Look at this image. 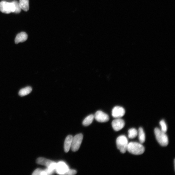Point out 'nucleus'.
<instances>
[{"instance_id":"obj_10","label":"nucleus","mask_w":175,"mask_h":175,"mask_svg":"<svg viewBox=\"0 0 175 175\" xmlns=\"http://www.w3.org/2000/svg\"><path fill=\"white\" fill-rule=\"evenodd\" d=\"M28 39V35L24 32H22L18 34L16 36L15 42L16 44L26 41Z\"/></svg>"},{"instance_id":"obj_8","label":"nucleus","mask_w":175,"mask_h":175,"mask_svg":"<svg viewBox=\"0 0 175 175\" xmlns=\"http://www.w3.org/2000/svg\"><path fill=\"white\" fill-rule=\"evenodd\" d=\"M125 114V110L121 106H116L114 108L112 111V116L116 118H121Z\"/></svg>"},{"instance_id":"obj_7","label":"nucleus","mask_w":175,"mask_h":175,"mask_svg":"<svg viewBox=\"0 0 175 175\" xmlns=\"http://www.w3.org/2000/svg\"><path fill=\"white\" fill-rule=\"evenodd\" d=\"M112 125L113 129L116 131L122 130L125 125V122L123 119L121 118H116L113 121Z\"/></svg>"},{"instance_id":"obj_15","label":"nucleus","mask_w":175,"mask_h":175,"mask_svg":"<svg viewBox=\"0 0 175 175\" xmlns=\"http://www.w3.org/2000/svg\"><path fill=\"white\" fill-rule=\"evenodd\" d=\"M32 90V89L31 87H27L21 89L19 92V94L21 97H24L30 93Z\"/></svg>"},{"instance_id":"obj_3","label":"nucleus","mask_w":175,"mask_h":175,"mask_svg":"<svg viewBox=\"0 0 175 175\" xmlns=\"http://www.w3.org/2000/svg\"><path fill=\"white\" fill-rule=\"evenodd\" d=\"M117 147L121 152L125 154L127 150L129 144L128 139L124 136L121 135L118 137L116 140Z\"/></svg>"},{"instance_id":"obj_6","label":"nucleus","mask_w":175,"mask_h":175,"mask_svg":"<svg viewBox=\"0 0 175 175\" xmlns=\"http://www.w3.org/2000/svg\"><path fill=\"white\" fill-rule=\"evenodd\" d=\"M94 118L97 121L100 122H106L109 120L108 115L101 111H97L95 113Z\"/></svg>"},{"instance_id":"obj_19","label":"nucleus","mask_w":175,"mask_h":175,"mask_svg":"<svg viewBox=\"0 0 175 175\" xmlns=\"http://www.w3.org/2000/svg\"><path fill=\"white\" fill-rule=\"evenodd\" d=\"M160 123L161 126V130L165 133L167 131L168 128L165 121L164 120H162Z\"/></svg>"},{"instance_id":"obj_14","label":"nucleus","mask_w":175,"mask_h":175,"mask_svg":"<svg viewBox=\"0 0 175 175\" xmlns=\"http://www.w3.org/2000/svg\"><path fill=\"white\" fill-rule=\"evenodd\" d=\"M140 144H142L145 142V135L144 130L142 128L139 129L138 132Z\"/></svg>"},{"instance_id":"obj_20","label":"nucleus","mask_w":175,"mask_h":175,"mask_svg":"<svg viewBox=\"0 0 175 175\" xmlns=\"http://www.w3.org/2000/svg\"><path fill=\"white\" fill-rule=\"evenodd\" d=\"M77 173V172L75 170L69 169L65 175H73L76 174Z\"/></svg>"},{"instance_id":"obj_11","label":"nucleus","mask_w":175,"mask_h":175,"mask_svg":"<svg viewBox=\"0 0 175 175\" xmlns=\"http://www.w3.org/2000/svg\"><path fill=\"white\" fill-rule=\"evenodd\" d=\"M73 136L71 135H69L65 139L64 144V149L66 153H68L71 148L72 144Z\"/></svg>"},{"instance_id":"obj_16","label":"nucleus","mask_w":175,"mask_h":175,"mask_svg":"<svg viewBox=\"0 0 175 175\" xmlns=\"http://www.w3.org/2000/svg\"><path fill=\"white\" fill-rule=\"evenodd\" d=\"M94 118V116L91 115L86 117L83 122V125L85 126L90 125L92 123Z\"/></svg>"},{"instance_id":"obj_21","label":"nucleus","mask_w":175,"mask_h":175,"mask_svg":"<svg viewBox=\"0 0 175 175\" xmlns=\"http://www.w3.org/2000/svg\"><path fill=\"white\" fill-rule=\"evenodd\" d=\"M42 169L40 168H38L35 170L33 173V175H40Z\"/></svg>"},{"instance_id":"obj_17","label":"nucleus","mask_w":175,"mask_h":175,"mask_svg":"<svg viewBox=\"0 0 175 175\" xmlns=\"http://www.w3.org/2000/svg\"><path fill=\"white\" fill-rule=\"evenodd\" d=\"M129 137L130 139H133L136 138L138 135V131L135 128L130 129L128 131Z\"/></svg>"},{"instance_id":"obj_18","label":"nucleus","mask_w":175,"mask_h":175,"mask_svg":"<svg viewBox=\"0 0 175 175\" xmlns=\"http://www.w3.org/2000/svg\"><path fill=\"white\" fill-rule=\"evenodd\" d=\"M15 6V11L14 13H20L21 11V9L19 3L17 1H14L13 2Z\"/></svg>"},{"instance_id":"obj_1","label":"nucleus","mask_w":175,"mask_h":175,"mask_svg":"<svg viewBox=\"0 0 175 175\" xmlns=\"http://www.w3.org/2000/svg\"><path fill=\"white\" fill-rule=\"evenodd\" d=\"M144 147L141 144L136 142L129 143L127 150L130 154L135 155H140L145 152Z\"/></svg>"},{"instance_id":"obj_4","label":"nucleus","mask_w":175,"mask_h":175,"mask_svg":"<svg viewBox=\"0 0 175 175\" xmlns=\"http://www.w3.org/2000/svg\"><path fill=\"white\" fill-rule=\"evenodd\" d=\"M15 6L13 2H9L5 1L0 2V11L6 14L14 12Z\"/></svg>"},{"instance_id":"obj_13","label":"nucleus","mask_w":175,"mask_h":175,"mask_svg":"<svg viewBox=\"0 0 175 175\" xmlns=\"http://www.w3.org/2000/svg\"><path fill=\"white\" fill-rule=\"evenodd\" d=\"M19 3L21 9L26 12L29 10V0H20Z\"/></svg>"},{"instance_id":"obj_9","label":"nucleus","mask_w":175,"mask_h":175,"mask_svg":"<svg viewBox=\"0 0 175 175\" xmlns=\"http://www.w3.org/2000/svg\"><path fill=\"white\" fill-rule=\"evenodd\" d=\"M69 169L68 166L65 163L60 162L57 164L55 171L59 174L65 175Z\"/></svg>"},{"instance_id":"obj_12","label":"nucleus","mask_w":175,"mask_h":175,"mask_svg":"<svg viewBox=\"0 0 175 175\" xmlns=\"http://www.w3.org/2000/svg\"><path fill=\"white\" fill-rule=\"evenodd\" d=\"M36 162L38 164L45 166L48 168L54 162L45 158L41 157L38 158Z\"/></svg>"},{"instance_id":"obj_5","label":"nucleus","mask_w":175,"mask_h":175,"mask_svg":"<svg viewBox=\"0 0 175 175\" xmlns=\"http://www.w3.org/2000/svg\"><path fill=\"white\" fill-rule=\"evenodd\" d=\"M83 139V135L79 134L73 138L71 147V149L74 152H76L80 148Z\"/></svg>"},{"instance_id":"obj_2","label":"nucleus","mask_w":175,"mask_h":175,"mask_svg":"<svg viewBox=\"0 0 175 175\" xmlns=\"http://www.w3.org/2000/svg\"><path fill=\"white\" fill-rule=\"evenodd\" d=\"M154 133L156 139L159 144L163 147L168 145V139L165 133L158 128L155 129Z\"/></svg>"}]
</instances>
